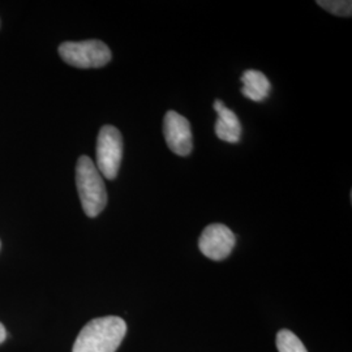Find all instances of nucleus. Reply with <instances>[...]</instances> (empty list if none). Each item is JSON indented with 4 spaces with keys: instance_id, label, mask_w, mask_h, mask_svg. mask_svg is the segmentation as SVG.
Instances as JSON below:
<instances>
[{
    "instance_id": "f257e3e1",
    "label": "nucleus",
    "mask_w": 352,
    "mask_h": 352,
    "mask_svg": "<svg viewBox=\"0 0 352 352\" xmlns=\"http://www.w3.org/2000/svg\"><path fill=\"white\" fill-rule=\"evenodd\" d=\"M126 334V321L120 317L93 318L81 329L72 352H115Z\"/></svg>"
},
{
    "instance_id": "f03ea898",
    "label": "nucleus",
    "mask_w": 352,
    "mask_h": 352,
    "mask_svg": "<svg viewBox=\"0 0 352 352\" xmlns=\"http://www.w3.org/2000/svg\"><path fill=\"white\" fill-rule=\"evenodd\" d=\"M76 187L84 213L96 218L107 205V190L101 173L88 155H81L76 164Z\"/></svg>"
},
{
    "instance_id": "7ed1b4c3",
    "label": "nucleus",
    "mask_w": 352,
    "mask_h": 352,
    "mask_svg": "<svg viewBox=\"0 0 352 352\" xmlns=\"http://www.w3.org/2000/svg\"><path fill=\"white\" fill-rule=\"evenodd\" d=\"M62 60L76 68H101L111 62L113 54L106 43L98 39L64 42L59 46Z\"/></svg>"
},
{
    "instance_id": "20e7f679",
    "label": "nucleus",
    "mask_w": 352,
    "mask_h": 352,
    "mask_svg": "<svg viewBox=\"0 0 352 352\" xmlns=\"http://www.w3.org/2000/svg\"><path fill=\"white\" fill-rule=\"evenodd\" d=\"M97 168L109 180H113L123 160V138L118 128L102 126L96 148Z\"/></svg>"
},
{
    "instance_id": "39448f33",
    "label": "nucleus",
    "mask_w": 352,
    "mask_h": 352,
    "mask_svg": "<svg viewBox=\"0 0 352 352\" xmlns=\"http://www.w3.org/2000/svg\"><path fill=\"white\" fill-rule=\"evenodd\" d=\"M236 238L228 227L222 223H212L205 227L199 239L202 254L213 261H223L234 251Z\"/></svg>"
},
{
    "instance_id": "423d86ee",
    "label": "nucleus",
    "mask_w": 352,
    "mask_h": 352,
    "mask_svg": "<svg viewBox=\"0 0 352 352\" xmlns=\"http://www.w3.org/2000/svg\"><path fill=\"white\" fill-rule=\"evenodd\" d=\"M164 135L168 149L176 155L187 157L193 149L192 131L187 118L176 111H167L164 115Z\"/></svg>"
},
{
    "instance_id": "0eeeda50",
    "label": "nucleus",
    "mask_w": 352,
    "mask_h": 352,
    "mask_svg": "<svg viewBox=\"0 0 352 352\" xmlns=\"http://www.w3.org/2000/svg\"><path fill=\"white\" fill-rule=\"evenodd\" d=\"M214 110L218 113L215 122L217 138L230 144H236L241 136V124L236 113L226 107L221 100L214 102Z\"/></svg>"
},
{
    "instance_id": "6e6552de",
    "label": "nucleus",
    "mask_w": 352,
    "mask_h": 352,
    "mask_svg": "<svg viewBox=\"0 0 352 352\" xmlns=\"http://www.w3.org/2000/svg\"><path fill=\"white\" fill-rule=\"evenodd\" d=\"M241 94L253 102H263L269 97L272 84L267 77L256 69H248L241 75Z\"/></svg>"
},
{
    "instance_id": "1a4fd4ad",
    "label": "nucleus",
    "mask_w": 352,
    "mask_h": 352,
    "mask_svg": "<svg viewBox=\"0 0 352 352\" xmlns=\"http://www.w3.org/2000/svg\"><path fill=\"white\" fill-rule=\"evenodd\" d=\"M278 352H308L300 338L289 329H282L277 334Z\"/></svg>"
},
{
    "instance_id": "9d476101",
    "label": "nucleus",
    "mask_w": 352,
    "mask_h": 352,
    "mask_svg": "<svg viewBox=\"0 0 352 352\" xmlns=\"http://www.w3.org/2000/svg\"><path fill=\"white\" fill-rule=\"evenodd\" d=\"M317 4L340 17H351L352 1L350 0H318Z\"/></svg>"
},
{
    "instance_id": "9b49d317",
    "label": "nucleus",
    "mask_w": 352,
    "mask_h": 352,
    "mask_svg": "<svg viewBox=\"0 0 352 352\" xmlns=\"http://www.w3.org/2000/svg\"><path fill=\"white\" fill-rule=\"evenodd\" d=\"M6 337H7L6 327H3V324H0V343H3V342H4Z\"/></svg>"
}]
</instances>
